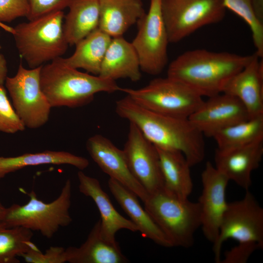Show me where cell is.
Wrapping results in <instances>:
<instances>
[{"instance_id": "cell-10", "label": "cell", "mask_w": 263, "mask_h": 263, "mask_svg": "<svg viewBox=\"0 0 263 263\" xmlns=\"http://www.w3.org/2000/svg\"><path fill=\"white\" fill-rule=\"evenodd\" d=\"M40 67L26 69L20 63L16 74L5 81L15 111L25 128L32 129L47 123L52 108L40 87Z\"/></svg>"}, {"instance_id": "cell-3", "label": "cell", "mask_w": 263, "mask_h": 263, "mask_svg": "<svg viewBox=\"0 0 263 263\" xmlns=\"http://www.w3.org/2000/svg\"><path fill=\"white\" fill-rule=\"evenodd\" d=\"M41 89L51 107L76 108L91 102L98 93L120 91L115 81L82 73L60 57L40 67Z\"/></svg>"}, {"instance_id": "cell-37", "label": "cell", "mask_w": 263, "mask_h": 263, "mask_svg": "<svg viewBox=\"0 0 263 263\" xmlns=\"http://www.w3.org/2000/svg\"><path fill=\"white\" fill-rule=\"evenodd\" d=\"M6 207L3 206L0 202V226H1L6 212Z\"/></svg>"}, {"instance_id": "cell-25", "label": "cell", "mask_w": 263, "mask_h": 263, "mask_svg": "<svg viewBox=\"0 0 263 263\" xmlns=\"http://www.w3.org/2000/svg\"><path fill=\"white\" fill-rule=\"evenodd\" d=\"M111 39L112 37L98 28L77 42L73 54L63 60L72 68H81L98 75Z\"/></svg>"}, {"instance_id": "cell-26", "label": "cell", "mask_w": 263, "mask_h": 263, "mask_svg": "<svg viewBox=\"0 0 263 263\" xmlns=\"http://www.w3.org/2000/svg\"><path fill=\"white\" fill-rule=\"evenodd\" d=\"M46 164L69 165L82 170L89 166V161L85 157L64 151L45 150L15 157L0 156V179L27 167Z\"/></svg>"}, {"instance_id": "cell-38", "label": "cell", "mask_w": 263, "mask_h": 263, "mask_svg": "<svg viewBox=\"0 0 263 263\" xmlns=\"http://www.w3.org/2000/svg\"><path fill=\"white\" fill-rule=\"evenodd\" d=\"M1 49V46H0V49Z\"/></svg>"}, {"instance_id": "cell-6", "label": "cell", "mask_w": 263, "mask_h": 263, "mask_svg": "<svg viewBox=\"0 0 263 263\" xmlns=\"http://www.w3.org/2000/svg\"><path fill=\"white\" fill-rule=\"evenodd\" d=\"M28 195L29 200L26 204H14L6 207L2 227L22 226L38 231L50 239L60 228L71 223L72 183L70 179L66 180L58 196L51 202L39 200L34 190Z\"/></svg>"}, {"instance_id": "cell-20", "label": "cell", "mask_w": 263, "mask_h": 263, "mask_svg": "<svg viewBox=\"0 0 263 263\" xmlns=\"http://www.w3.org/2000/svg\"><path fill=\"white\" fill-rule=\"evenodd\" d=\"M108 185L115 200L130 218L144 238L166 247L172 245L148 212L141 207L137 196L114 179L110 178Z\"/></svg>"}, {"instance_id": "cell-13", "label": "cell", "mask_w": 263, "mask_h": 263, "mask_svg": "<svg viewBox=\"0 0 263 263\" xmlns=\"http://www.w3.org/2000/svg\"><path fill=\"white\" fill-rule=\"evenodd\" d=\"M202 190L198 199L202 228L205 238L216 242L224 214L227 207L225 190L228 179L211 163L207 162L201 174Z\"/></svg>"}, {"instance_id": "cell-31", "label": "cell", "mask_w": 263, "mask_h": 263, "mask_svg": "<svg viewBox=\"0 0 263 263\" xmlns=\"http://www.w3.org/2000/svg\"><path fill=\"white\" fill-rule=\"evenodd\" d=\"M28 263H64L67 262L66 248L51 246L43 253L38 248L32 249L21 256Z\"/></svg>"}, {"instance_id": "cell-8", "label": "cell", "mask_w": 263, "mask_h": 263, "mask_svg": "<svg viewBox=\"0 0 263 263\" xmlns=\"http://www.w3.org/2000/svg\"><path fill=\"white\" fill-rule=\"evenodd\" d=\"M161 9L170 43L221 21L226 10L222 0H161Z\"/></svg>"}, {"instance_id": "cell-23", "label": "cell", "mask_w": 263, "mask_h": 263, "mask_svg": "<svg viewBox=\"0 0 263 263\" xmlns=\"http://www.w3.org/2000/svg\"><path fill=\"white\" fill-rule=\"evenodd\" d=\"M156 149L164 189L179 198L188 199L192 191L193 183L191 166L185 156L178 151Z\"/></svg>"}, {"instance_id": "cell-34", "label": "cell", "mask_w": 263, "mask_h": 263, "mask_svg": "<svg viewBox=\"0 0 263 263\" xmlns=\"http://www.w3.org/2000/svg\"><path fill=\"white\" fill-rule=\"evenodd\" d=\"M261 249L263 248L257 243H238L225 253L220 263H245L255 251Z\"/></svg>"}, {"instance_id": "cell-1", "label": "cell", "mask_w": 263, "mask_h": 263, "mask_svg": "<svg viewBox=\"0 0 263 263\" xmlns=\"http://www.w3.org/2000/svg\"><path fill=\"white\" fill-rule=\"evenodd\" d=\"M116 113L134 124L156 148L181 152L191 167L205 154L203 134L188 118L161 114L146 109L126 95L116 102Z\"/></svg>"}, {"instance_id": "cell-30", "label": "cell", "mask_w": 263, "mask_h": 263, "mask_svg": "<svg viewBox=\"0 0 263 263\" xmlns=\"http://www.w3.org/2000/svg\"><path fill=\"white\" fill-rule=\"evenodd\" d=\"M25 127L12 107L3 85H0V131L7 133L22 132Z\"/></svg>"}, {"instance_id": "cell-18", "label": "cell", "mask_w": 263, "mask_h": 263, "mask_svg": "<svg viewBox=\"0 0 263 263\" xmlns=\"http://www.w3.org/2000/svg\"><path fill=\"white\" fill-rule=\"evenodd\" d=\"M77 178L79 191L91 198L99 210L100 234L103 239L115 242V234L119 230L125 229L132 232L138 231L137 227L130 220L122 216L114 208L97 179L86 175L80 170L77 172Z\"/></svg>"}, {"instance_id": "cell-36", "label": "cell", "mask_w": 263, "mask_h": 263, "mask_svg": "<svg viewBox=\"0 0 263 263\" xmlns=\"http://www.w3.org/2000/svg\"><path fill=\"white\" fill-rule=\"evenodd\" d=\"M7 62L4 56L0 53V85H3L7 77Z\"/></svg>"}, {"instance_id": "cell-32", "label": "cell", "mask_w": 263, "mask_h": 263, "mask_svg": "<svg viewBox=\"0 0 263 263\" xmlns=\"http://www.w3.org/2000/svg\"><path fill=\"white\" fill-rule=\"evenodd\" d=\"M72 0H27L29 14L28 20L42 17L47 14L68 7Z\"/></svg>"}, {"instance_id": "cell-16", "label": "cell", "mask_w": 263, "mask_h": 263, "mask_svg": "<svg viewBox=\"0 0 263 263\" xmlns=\"http://www.w3.org/2000/svg\"><path fill=\"white\" fill-rule=\"evenodd\" d=\"M263 155V139L226 151L216 150V168L228 180L246 190L252 184L251 173L257 169Z\"/></svg>"}, {"instance_id": "cell-29", "label": "cell", "mask_w": 263, "mask_h": 263, "mask_svg": "<svg viewBox=\"0 0 263 263\" xmlns=\"http://www.w3.org/2000/svg\"><path fill=\"white\" fill-rule=\"evenodd\" d=\"M228 9L242 18L250 28L255 53L260 58L263 56V23L256 18L252 8L251 0H222Z\"/></svg>"}, {"instance_id": "cell-27", "label": "cell", "mask_w": 263, "mask_h": 263, "mask_svg": "<svg viewBox=\"0 0 263 263\" xmlns=\"http://www.w3.org/2000/svg\"><path fill=\"white\" fill-rule=\"evenodd\" d=\"M217 150L224 152L263 139V115L250 118L222 129L212 137Z\"/></svg>"}, {"instance_id": "cell-35", "label": "cell", "mask_w": 263, "mask_h": 263, "mask_svg": "<svg viewBox=\"0 0 263 263\" xmlns=\"http://www.w3.org/2000/svg\"><path fill=\"white\" fill-rule=\"evenodd\" d=\"M251 4L256 18L263 23V0H251Z\"/></svg>"}, {"instance_id": "cell-19", "label": "cell", "mask_w": 263, "mask_h": 263, "mask_svg": "<svg viewBox=\"0 0 263 263\" xmlns=\"http://www.w3.org/2000/svg\"><path fill=\"white\" fill-rule=\"evenodd\" d=\"M140 71L138 57L132 42L123 36L112 38L98 76L113 81L127 78L137 81L141 77Z\"/></svg>"}, {"instance_id": "cell-9", "label": "cell", "mask_w": 263, "mask_h": 263, "mask_svg": "<svg viewBox=\"0 0 263 263\" xmlns=\"http://www.w3.org/2000/svg\"><path fill=\"white\" fill-rule=\"evenodd\" d=\"M229 239L238 243H257L263 248V208L248 190L242 199L227 203L213 244L216 263H220L223 244Z\"/></svg>"}, {"instance_id": "cell-12", "label": "cell", "mask_w": 263, "mask_h": 263, "mask_svg": "<svg viewBox=\"0 0 263 263\" xmlns=\"http://www.w3.org/2000/svg\"><path fill=\"white\" fill-rule=\"evenodd\" d=\"M123 151L131 173L149 194L163 188L157 150L131 123Z\"/></svg>"}, {"instance_id": "cell-17", "label": "cell", "mask_w": 263, "mask_h": 263, "mask_svg": "<svg viewBox=\"0 0 263 263\" xmlns=\"http://www.w3.org/2000/svg\"><path fill=\"white\" fill-rule=\"evenodd\" d=\"M259 59L253 54L251 60L228 81L222 93L238 98L250 118L263 115V61Z\"/></svg>"}, {"instance_id": "cell-4", "label": "cell", "mask_w": 263, "mask_h": 263, "mask_svg": "<svg viewBox=\"0 0 263 263\" xmlns=\"http://www.w3.org/2000/svg\"><path fill=\"white\" fill-rule=\"evenodd\" d=\"M63 11L22 22L15 27L4 26L13 35L20 56L30 68H36L64 55L69 45L63 32Z\"/></svg>"}, {"instance_id": "cell-33", "label": "cell", "mask_w": 263, "mask_h": 263, "mask_svg": "<svg viewBox=\"0 0 263 263\" xmlns=\"http://www.w3.org/2000/svg\"><path fill=\"white\" fill-rule=\"evenodd\" d=\"M28 14L27 0H0V22H10Z\"/></svg>"}, {"instance_id": "cell-28", "label": "cell", "mask_w": 263, "mask_h": 263, "mask_svg": "<svg viewBox=\"0 0 263 263\" xmlns=\"http://www.w3.org/2000/svg\"><path fill=\"white\" fill-rule=\"evenodd\" d=\"M33 231L22 226H0V263H19L17 258L37 246L32 242Z\"/></svg>"}, {"instance_id": "cell-22", "label": "cell", "mask_w": 263, "mask_h": 263, "mask_svg": "<svg viewBox=\"0 0 263 263\" xmlns=\"http://www.w3.org/2000/svg\"><path fill=\"white\" fill-rule=\"evenodd\" d=\"M98 28L112 38L122 36L146 13L141 0H99Z\"/></svg>"}, {"instance_id": "cell-7", "label": "cell", "mask_w": 263, "mask_h": 263, "mask_svg": "<svg viewBox=\"0 0 263 263\" xmlns=\"http://www.w3.org/2000/svg\"><path fill=\"white\" fill-rule=\"evenodd\" d=\"M120 91L146 109L180 118H188L204 101L191 88L168 76L153 79L140 89L121 88Z\"/></svg>"}, {"instance_id": "cell-5", "label": "cell", "mask_w": 263, "mask_h": 263, "mask_svg": "<svg viewBox=\"0 0 263 263\" xmlns=\"http://www.w3.org/2000/svg\"><path fill=\"white\" fill-rule=\"evenodd\" d=\"M144 208L171 243L172 246L189 248L201 227L198 202L181 199L163 188L149 194Z\"/></svg>"}, {"instance_id": "cell-21", "label": "cell", "mask_w": 263, "mask_h": 263, "mask_svg": "<svg viewBox=\"0 0 263 263\" xmlns=\"http://www.w3.org/2000/svg\"><path fill=\"white\" fill-rule=\"evenodd\" d=\"M70 263H125L128 260L117 242L103 239L100 234V220L97 221L85 242L79 247L66 248Z\"/></svg>"}, {"instance_id": "cell-15", "label": "cell", "mask_w": 263, "mask_h": 263, "mask_svg": "<svg viewBox=\"0 0 263 263\" xmlns=\"http://www.w3.org/2000/svg\"><path fill=\"white\" fill-rule=\"evenodd\" d=\"M86 149L92 159L110 178L132 191L144 203L149 194L131 173L123 151L101 134L88 138Z\"/></svg>"}, {"instance_id": "cell-14", "label": "cell", "mask_w": 263, "mask_h": 263, "mask_svg": "<svg viewBox=\"0 0 263 263\" xmlns=\"http://www.w3.org/2000/svg\"><path fill=\"white\" fill-rule=\"evenodd\" d=\"M249 118L242 103L236 97L224 93L204 101L188 118L203 135L211 137L219 131Z\"/></svg>"}, {"instance_id": "cell-2", "label": "cell", "mask_w": 263, "mask_h": 263, "mask_svg": "<svg viewBox=\"0 0 263 263\" xmlns=\"http://www.w3.org/2000/svg\"><path fill=\"white\" fill-rule=\"evenodd\" d=\"M253 56L203 49L188 51L169 64L167 76L182 82L202 97H210L222 93L228 81Z\"/></svg>"}, {"instance_id": "cell-24", "label": "cell", "mask_w": 263, "mask_h": 263, "mask_svg": "<svg viewBox=\"0 0 263 263\" xmlns=\"http://www.w3.org/2000/svg\"><path fill=\"white\" fill-rule=\"evenodd\" d=\"M64 17L63 27L69 45H75L98 28L99 0H72Z\"/></svg>"}, {"instance_id": "cell-11", "label": "cell", "mask_w": 263, "mask_h": 263, "mask_svg": "<svg viewBox=\"0 0 263 263\" xmlns=\"http://www.w3.org/2000/svg\"><path fill=\"white\" fill-rule=\"evenodd\" d=\"M161 0H150L147 13L137 21L138 32L132 43L138 56L141 70L160 74L167 65L169 42L162 18Z\"/></svg>"}]
</instances>
